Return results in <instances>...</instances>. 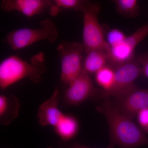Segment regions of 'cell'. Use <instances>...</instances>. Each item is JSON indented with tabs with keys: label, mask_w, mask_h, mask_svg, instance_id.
Segmentation results:
<instances>
[{
	"label": "cell",
	"mask_w": 148,
	"mask_h": 148,
	"mask_svg": "<svg viewBox=\"0 0 148 148\" xmlns=\"http://www.w3.org/2000/svg\"><path fill=\"white\" fill-rule=\"evenodd\" d=\"M101 8L98 3L88 1L82 11L83 14L82 45L85 53L95 49H103L109 52L110 47L98 20Z\"/></svg>",
	"instance_id": "3"
},
{
	"label": "cell",
	"mask_w": 148,
	"mask_h": 148,
	"mask_svg": "<svg viewBox=\"0 0 148 148\" xmlns=\"http://www.w3.org/2000/svg\"><path fill=\"white\" fill-rule=\"evenodd\" d=\"M109 62L108 52L103 49H95L86 53L83 62V69L88 73L95 74Z\"/></svg>",
	"instance_id": "12"
},
{
	"label": "cell",
	"mask_w": 148,
	"mask_h": 148,
	"mask_svg": "<svg viewBox=\"0 0 148 148\" xmlns=\"http://www.w3.org/2000/svg\"><path fill=\"white\" fill-rule=\"evenodd\" d=\"M138 59L142 69V74L148 78V53L140 56Z\"/></svg>",
	"instance_id": "20"
},
{
	"label": "cell",
	"mask_w": 148,
	"mask_h": 148,
	"mask_svg": "<svg viewBox=\"0 0 148 148\" xmlns=\"http://www.w3.org/2000/svg\"><path fill=\"white\" fill-rule=\"evenodd\" d=\"M114 147L112 145H109L108 148H114ZM70 148H91L88 147H86L82 145H80V144H78V143H75L73 145L71 146Z\"/></svg>",
	"instance_id": "21"
},
{
	"label": "cell",
	"mask_w": 148,
	"mask_h": 148,
	"mask_svg": "<svg viewBox=\"0 0 148 148\" xmlns=\"http://www.w3.org/2000/svg\"><path fill=\"white\" fill-rule=\"evenodd\" d=\"M148 36V23L126 37L119 45L110 48L109 61L116 66L131 61L136 47Z\"/></svg>",
	"instance_id": "9"
},
{
	"label": "cell",
	"mask_w": 148,
	"mask_h": 148,
	"mask_svg": "<svg viewBox=\"0 0 148 148\" xmlns=\"http://www.w3.org/2000/svg\"><path fill=\"white\" fill-rule=\"evenodd\" d=\"M59 92L56 88L49 99L42 103L38 109L37 117L39 123L42 126H54L58 123L63 114L58 108Z\"/></svg>",
	"instance_id": "11"
},
{
	"label": "cell",
	"mask_w": 148,
	"mask_h": 148,
	"mask_svg": "<svg viewBox=\"0 0 148 148\" xmlns=\"http://www.w3.org/2000/svg\"><path fill=\"white\" fill-rule=\"evenodd\" d=\"M20 104L18 98L13 95L0 96V120L4 125L9 124L18 116Z\"/></svg>",
	"instance_id": "13"
},
{
	"label": "cell",
	"mask_w": 148,
	"mask_h": 148,
	"mask_svg": "<svg viewBox=\"0 0 148 148\" xmlns=\"http://www.w3.org/2000/svg\"><path fill=\"white\" fill-rule=\"evenodd\" d=\"M114 98V102H112L114 106L122 114L132 119L140 111L148 108V88H140L135 85Z\"/></svg>",
	"instance_id": "7"
},
{
	"label": "cell",
	"mask_w": 148,
	"mask_h": 148,
	"mask_svg": "<svg viewBox=\"0 0 148 148\" xmlns=\"http://www.w3.org/2000/svg\"><path fill=\"white\" fill-rule=\"evenodd\" d=\"M114 80L111 89L107 92H100L98 98L115 97L121 95L135 85V80L142 74L138 58L121 64L113 68Z\"/></svg>",
	"instance_id": "6"
},
{
	"label": "cell",
	"mask_w": 148,
	"mask_h": 148,
	"mask_svg": "<svg viewBox=\"0 0 148 148\" xmlns=\"http://www.w3.org/2000/svg\"><path fill=\"white\" fill-rule=\"evenodd\" d=\"M54 127L56 133L61 139L68 141L75 138L77 134L79 123L73 116L64 114Z\"/></svg>",
	"instance_id": "14"
},
{
	"label": "cell",
	"mask_w": 148,
	"mask_h": 148,
	"mask_svg": "<svg viewBox=\"0 0 148 148\" xmlns=\"http://www.w3.org/2000/svg\"><path fill=\"white\" fill-rule=\"evenodd\" d=\"M46 71L45 54L42 52L34 55L29 61L17 56H10L0 64V88L4 90L25 78L34 83H39Z\"/></svg>",
	"instance_id": "2"
},
{
	"label": "cell",
	"mask_w": 148,
	"mask_h": 148,
	"mask_svg": "<svg viewBox=\"0 0 148 148\" xmlns=\"http://www.w3.org/2000/svg\"><path fill=\"white\" fill-rule=\"evenodd\" d=\"M97 110L106 118L110 129V145L120 148H137L148 145V138L131 119L121 112L110 98H104Z\"/></svg>",
	"instance_id": "1"
},
{
	"label": "cell",
	"mask_w": 148,
	"mask_h": 148,
	"mask_svg": "<svg viewBox=\"0 0 148 148\" xmlns=\"http://www.w3.org/2000/svg\"><path fill=\"white\" fill-rule=\"evenodd\" d=\"M95 79L100 86L101 91L107 92L111 89L114 80V71L111 66H107L95 73Z\"/></svg>",
	"instance_id": "17"
},
{
	"label": "cell",
	"mask_w": 148,
	"mask_h": 148,
	"mask_svg": "<svg viewBox=\"0 0 148 148\" xmlns=\"http://www.w3.org/2000/svg\"><path fill=\"white\" fill-rule=\"evenodd\" d=\"M57 50L61 61V81L69 85L82 71L84 47L79 42L63 41Z\"/></svg>",
	"instance_id": "5"
},
{
	"label": "cell",
	"mask_w": 148,
	"mask_h": 148,
	"mask_svg": "<svg viewBox=\"0 0 148 148\" xmlns=\"http://www.w3.org/2000/svg\"><path fill=\"white\" fill-rule=\"evenodd\" d=\"M137 117L140 127L144 132L148 133V108L140 111Z\"/></svg>",
	"instance_id": "19"
},
{
	"label": "cell",
	"mask_w": 148,
	"mask_h": 148,
	"mask_svg": "<svg viewBox=\"0 0 148 148\" xmlns=\"http://www.w3.org/2000/svg\"><path fill=\"white\" fill-rule=\"evenodd\" d=\"M112 1L117 12L122 16L134 18L140 14V8L137 0H114Z\"/></svg>",
	"instance_id": "16"
},
{
	"label": "cell",
	"mask_w": 148,
	"mask_h": 148,
	"mask_svg": "<svg viewBox=\"0 0 148 148\" xmlns=\"http://www.w3.org/2000/svg\"><path fill=\"white\" fill-rule=\"evenodd\" d=\"M87 1L84 0H52L49 8V13L51 16H56L67 10L82 12Z\"/></svg>",
	"instance_id": "15"
},
{
	"label": "cell",
	"mask_w": 148,
	"mask_h": 148,
	"mask_svg": "<svg viewBox=\"0 0 148 148\" xmlns=\"http://www.w3.org/2000/svg\"><path fill=\"white\" fill-rule=\"evenodd\" d=\"M126 37L124 33L120 30L112 29L108 32L106 40L110 47H114L121 44Z\"/></svg>",
	"instance_id": "18"
},
{
	"label": "cell",
	"mask_w": 148,
	"mask_h": 148,
	"mask_svg": "<svg viewBox=\"0 0 148 148\" xmlns=\"http://www.w3.org/2000/svg\"><path fill=\"white\" fill-rule=\"evenodd\" d=\"M68 85L64 99L70 106H77L91 98H98L101 91L95 88L89 74L83 69L79 75Z\"/></svg>",
	"instance_id": "8"
},
{
	"label": "cell",
	"mask_w": 148,
	"mask_h": 148,
	"mask_svg": "<svg viewBox=\"0 0 148 148\" xmlns=\"http://www.w3.org/2000/svg\"><path fill=\"white\" fill-rule=\"evenodd\" d=\"M51 4V0H2L0 6L4 12L16 11L32 17L49 8Z\"/></svg>",
	"instance_id": "10"
},
{
	"label": "cell",
	"mask_w": 148,
	"mask_h": 148,
	"mask_svg": "<svg viewBox=\"0 0 148 148\" xmlns=\"http://www.w3.org/2000/svg\"><path fill=\"white\" fill-rule=\"evenodd\" d=\"M58 34L55 24L50 19H47L42 21L38 28H21L9 32L5 40L12 49L17 50L43 40L54 42Z\"/></svg>",
	"instance_id": "4"
}]
</instances>
